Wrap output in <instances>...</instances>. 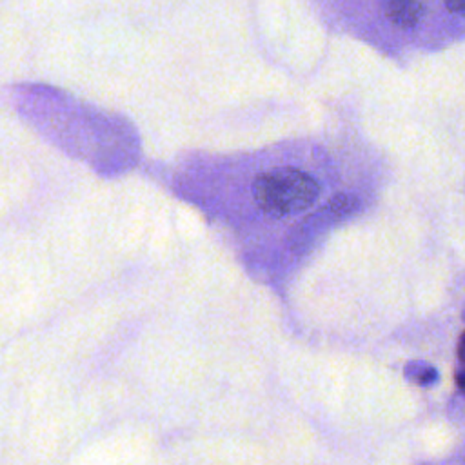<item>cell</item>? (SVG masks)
I'll list each match as a JSON object with an SVG mask.
<instances>
[{"mask_svg": "<svg viewBox=\"0 0 465 465\" xmlns=\"http://www.w3.org/2000/svg\"><path fill=\"white\" fill-rule=\"evenodd\" d=\"M460 354H461V360L465 361V336H463V341H461V351H460Z\"/></svg>", "mask_w": 465, "mask_h": 465, "instance_id": "obj_5", "label": "cell"}, {"mask_svg": "<svg viewBox=\"0 0 465 465\" xmlns=\"http://www.w3.org/2000/svg\"><path fill=\"white\" fill-rule=\"evenodd\" d=\"M447 7H449V9H465V2H461V4H450V2H449Z\"/></svg>", "mask_w": 465, "mask_h": 465, "instance_id": "obj_4", "label": "cell"}, {"mask_svg": "<svg viewBox=\"0 0 465 465\" xmlns=\"http://www.w3.org/2000/svg\"><path fill=\"white\" fill-rule=\"evenodd\" d=\"M383 11L392 24L400 27H411L420 20L423 5L420 2H389L383 5Z\"/></svg>", "mask_w": 465, "mask_h": 465, "instance_id": "obj_2", "label": "cell"}, {"mask_svg": "<svg viewBox=\"0 0 465 465\" xmlns=\"http://www.w3.org/2000/svg\"><path fill=\"white\" fill-rule=\"evenodd\" d=\"M352 205H354V200L351 196H338L331 202V209L334 213H347L352 209Z\"/></svg>", "mask_w": 465, "mask_h": 465, "instance_id": "obj_3", "label": "cell"}, {"mask_svg": "<svg viewBox=\"0 0 465 465\" xmlns=\"http://www.w3.org/2000/svg\"><path fill=\"white\" fill-rule=\"evenodd\" d=\"M320 194L318 182L296 167H276L256 176L252 196L269 216H291L309 209Z\"/></svg>", "mask_w": 465, "mask_h": 465, "instance_id": "obj_1", "label": "cell"}]
</instances>
